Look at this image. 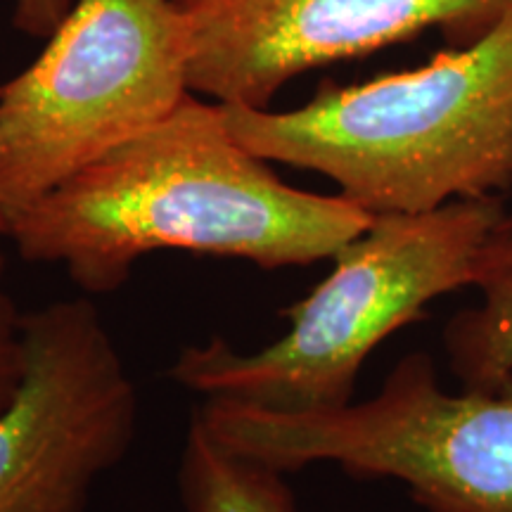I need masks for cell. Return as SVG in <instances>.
I'll use <instances>...</instances> for the list:
<instances>
[{"label": "cell", "instance_id": "obj_1", "mask_svg": "<svg viewBox=\"0 0 512 512\" xmlns=\"http://www.w3.org/2000/svg\"><path fill=\"white\" fill-rule=\"evenodd\" d=\"M375 214L280 181L230 131L226 107L190 93L169 117L8 216L27 261L60 264L83 292L126 283L147 254L230 256L275 271L332 259Z\"/></svg>", "mask_w": 512, "mask_h": 512}, {"label": "cell", "instance_id": "obj_2", "mask_svg": "<svg viewBox=\"0 0 512 512\" xmlns=\"http://www.w3.org/2000/svg\"><path fill=\"white\" fill-rule=\"evenodd\" d=\"M226 107L266 162L330 178L370 214H422L512 188V5L475 41L422 67L325 86L290 112Z\"/></svg>", "mask_w": 512, "mask_h": 512}, {"label": "cell", "instance_id": "obj_3", "mask_svg": "<svg viewBox=\"0 0 512 512\" xmlns=\"http://www.w3.org/2000/svg\"><path fill=\"white\" fill-rule=\"evenodd\" d=\"M503 197L456 200L422 214H380L332 256L328 278L285 311L290 330L242 354L226 339L185 347L171 366L181 387L280 413L351 403L366 358L425 306L479 285L508 223Z\"/></svg>", "mask_w": 512, "mask_h": 512}, {"label": "cell", "instance_id": "obj_4", "mask_svg": "<svg viewBox=\"0 0 512 512\" xmlns=\"http://www.w3.org/2000/svg\"><path fill=\"white\" fill-rule=\"evenodd\" d=\"M195 418L280 472L335 463L356 479H396L430 512H512V380L448 394L427 354L403 356L361 403L280 413L207 399Z\"/></svg>", "mask_w": 512, "mask_h": 512}, {"label": "cell", "instance_id": "obj_5", "mask_svg": "<svg viewBox=\"0 0 512 512\" xmlns=\"http://www.w3.org/2000/svg\"><path fill=\"white\" fill-rule=\"evenodd\" d=\"M190 93L178 0H76L34 64L0 86L5 214L169 117Z\"/></svg>", "mask_w": 512, "mask_h": 512}, {"label": "cell", "instance_id": "obj_6", "mask_svg": "<svg viewBox=\"0 0 512 512\" xmlns=\"http://www.w3.org/2000/svg\"><path fill=\"white\" fill-rule=\"evenodd\" d=\"M27 366L0 411V512H88L136 437L138 394L88 299L24 318Z\"/></svg>", "mask_w": 512, "mask_h": 512}, {"label": "cell", "instance_id": "obj_7", "mask_svg": "<svg viewBox=\"0 0 512 512\" xmlns=\"http://www.w3.org/2000/svg\"><path fill=\"white\" fill-rule=\"evenodd\" d=\"M190 31V91L266 110L294 76L439 27L486 34L512 0H178Z\"/></svg>", "mask_w": 512, "mask_h": 512}, {"label": "cell", "instance_id": "obj_8", "mask_svg": "<svg viewBox=\"0 0 512 512\" xmlns=\"http://www.w3.org/2000/svg\"><path fill=\"white\" fill-rule=\"evenodd\" d=\"M482 302L448 320V366L463 389H496L512 380V223L498 233L479 280Z\"/></svg>", "mask_w": 512, "mask_h": 512}, {"label": "cell", "instance_id": "obj_9", "mask_svg": "<svg viewBox=\"0 0 512 512\" xmlns=\"http://www.w3.org/2000/svg\"><path fill=\"white\" fill-rule=\"evenodd\" d=\"M283 475L233 453L200 420H192L178 467L185 512H297Z\"/></svg>", "mask_w": 512, "mask_h": 512}, {"label": "cell", "instance_id": "obj_10", "mask_svg": "<svg viewBox=\"0 0 512 512\" xmlns=\"http://www.w3.org/2000/svg\"><path fill=\"white\" fill-rule=\"evenodd\" d=\"M24 318L27 313L17 309L15 297L8 290V266L0 254V411H5L17 396L27 366Z\"/></svg>", "mask_w": 512, "mask_h": 512}, {"label": "cell", "instance_id": "obj_11", "mask_svg": "<svg viewBox=\"0 0 512 512\" xmlns=\"http://www.w3.org/2000/svg\"><path fill=\"white\" fill-rule=\"evenodd\" d=\"M69 10V0H17L15 24L27 34L50 36Z\"/></svg>", "mask_w": 512, "mask_h": 512}, {"label": "cell", "instance_id": "obj_12", "mask_svg": "<svg viewBox=\"0 0 512 512\" xmlns=\"http://www.w3.org/2000/svg\"><path fill=\"white\" fill-rule=\"evenodd\" d=\"M8 233V214H5L3 200H0V235Z\"/></svg>", "mask_w": 512, "mask_h": 512}, {"label": "cell", "instance_id": "obj_13", "mask_svg": "<svg viewBox=\"0 0 512 512\" xmlns=\"http://www.w3.org/2000/svg\"><path fill=\"white\" fill-rule=\"evenodd\" d=\"M510 223H512V211H510Z\"/></svg>", "mask_w": 512, "mask_h": 512}]
</instances>
